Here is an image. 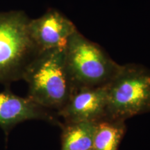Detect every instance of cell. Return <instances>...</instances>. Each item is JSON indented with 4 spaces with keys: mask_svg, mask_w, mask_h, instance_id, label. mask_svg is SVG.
<instances>
[{
    "mask_svg": "<svg viewBox=\"0 0 150 150\" xmlns=\"http://www.w3.org/2000/svg\"><path fill=\"white\" fill-rule=\"evenodd\" d=\"M30 99L57 112L66 104L74 87L67 70L65 47L40 52L23 75Z\"/></svg>",
    "mask_w": 150,
    "mask_h": 150,
    "instance_id": "1",
    "label": "cell"
},
{
    "mask_svg": "<svg viewBox=\"0 0 150 150\" xmlns=\"http://www.w3.org/2000/svg\"><path fill=\"white\" fill-rule=\"evenodd\" d=\"M30 20L22 11L0 13V83L22 79L40 52L30 35Z\"/></svg>",
    "mask_w": 150,
    "mask_h": 150,
    "instance_id": "2",
    "label": "cell"
},
{
    "mask_svg": "<svg viewBox=\"0 0 150 150\" xmlns=\"http://www.w3.org/2000/svg\"><path fill=\"white\" fill-rule=\"evenodd\" d=\"M65 60L74 88L106 86L120 68L97 43L76 31L65 47Z\"/></svg>",
    "mask_w": 150,
    "mask_h": 150,
    "instance_id": "3",
    "label": "cell"
},
{
    "mask_svg": "<svg viewBox=\"0 0 150 150\" xmlns=\"http://www.w3.org/2000/svg\"><path fill=\"white\" fill-rule=\"evenodd\" d=\"M106 117L125 121L150 111V71L137 64L121 65L106 84Z\"/></svg>",
    "mask_w": 150,
    "mask_h": 150,
    "instance_id": "4",
    "label": "cell"
},
{
    "mask_svg": "<svg viewBox=\"0 0 150 150\" xmlns=\"http://www.w3.org/2000/svg\"><path fill=\"white\" fill-rule=\"evenodd\" d=\"M106 85L76 88L57 115L65 122H97L106 116Z\"/></svg>",
    "mask_w": 150,
    "mask_h": 150,
    "instance_id": "5",
    "label": "cell"
},
{
    "mask_svg": "<svg viewBox=\"0 0 150 150\" xmlns=\"http://www.w3.org/2000/svg\"><path fill=\"white\" fill-rule=\"evenodd\" d=\"M29 29L40 52L65 48L70 37L77 31L70 19L54 9H50L38 18L30 20Z\"/></svg>",
    "mask_w": 150,
    "mask_h": 150,
    "instance_id": "6",
    "label": "cell"
},
{
    "mask_svg": "<svg viewBox=\"0 0 150 150\" xmlns=\"http://www.w3.org/2000/svg\"><path fill=\"white\" fill-rule=\"evenodd\" d=\"M30 99L8 91L0 92V127L6 134L19 123L30 120H41L62 126L56 116Z\"/></svg>",
    "mask_w": 150,
    "mask_h": 150,
    "instance_id": "7",
    "label": "cell"
},
{
    "mask_svg": "<svg viewBox=\"0 0 150 150\" xmlns=\"http://www.w3.org/2000/svg\"><path fill=\"white\" fill-rule=\"evenodd\" d=\"M97 122H72L62 125L61 150H93Z\"/></svg>",
    "mask_w": 150,
    "mask_h": 150,
    "instance_id": "8",
    "label": "cell"
},
{
    "mask_svg": "<svg viewBox=\"0 0 150 150\" xmlns=\"http://www.w3.org/2000/svg\"><path fill=\"white\" fill-rule=\"evenodd\" d=\"M125 131V121L102 118L96 123L93 150H118Z\"/></svg>",
    "mask_w": 150,
    "mask_h": 150,
    "instance_id": "9",
    "label": "cell"
}]
</instances>
